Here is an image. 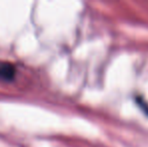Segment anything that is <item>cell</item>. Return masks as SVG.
<instances>
[{"instance_id": "cell-1", "label": "cell", "mask_w": 148, "mask_h": 147, "mask_svg": "<svg viewBox=\"0 0 148 147\" xmlns=\"http://www.w3.org/2000/svg\"><path fill=\"white\" fill-rule=\"evenodd\" d=\"M15 74V69L12 65L6 63H0V78L5 80H11Z\"/></svg>"}]
</instances>
